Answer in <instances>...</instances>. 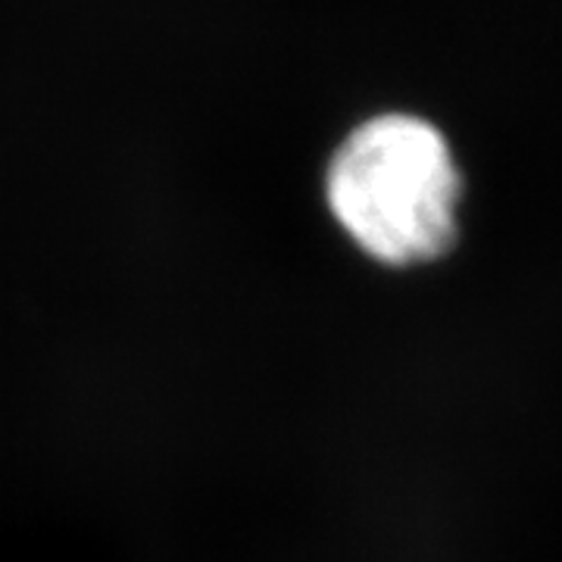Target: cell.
<instances>
[{"label": "cell", "instance_id": "1", "mask_svg": "<svg viewBox=\"0 0 562 562\" xmlns=\"http://www.w3.org/2000/svg\"><path fill=\"white\" fill-rule=\"evenodd\" d=\"M325 203L366 260L419 269L457 244L462 172L441 128L409 113H382L360 122L331 154Z\"/></svg>", "mask_w": 562, "mask_h": 562}]
</instances>
